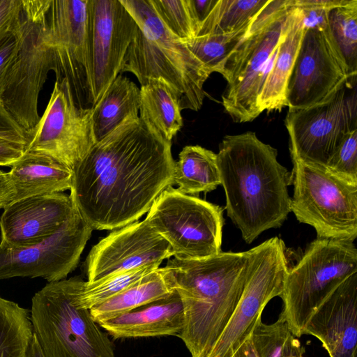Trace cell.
I'll return each instance as SVG.
<instances>
[{"mask_svg": "<svg viewBox=\"0 0 357 357\" xmlns=\"http://www.w3.org/2000/svg\"><path fill=\"white\" fill-rule=\"evenodd\" d=\"M171 142L139 117L97 142L73 169L70 196L92 229L137 221L174 184Z\"/></svg>", "mask_w": 357, "mask_h": 357, "instance_id": "obj_1", "label": "cell"}, {"mask_svg": "<svg viewBox=\"0 0 357 357\" xmlns=\"http://www.w3.org/2000/svg\"><path fill=\"white\" fill-rule=\"evenodd\" d=\"M216 155L227 214L243 240L251 243L280 227L291 212V173L278 161L277 150L248 131L225 136Z\"/></svg>", "mask_w": 357, "mask_h": 357, "instance_id": "obj_2", "label": "cell"}, {"mask_svg": "<svg viewBox=\"0 0 357 357\" xmlns=\"http://www.w3.org/2000/svg\"><path fill=\"white\" fill-rule=\"evenodd\" d=\"M249 252H221L203 259H169L183 305L178 337L191 357H206L222 334L243 291Z\"/></svg>", "mask_w": 357, "mask_h": 357, "instance_id": "obj_3", "label": "cell"}, {"mask_svg": "<svg viewBox=\"0 0 357 357\" xmlns=\"http://www.w3.org/2000/svg\"><path fill=\"white\" fill-rule=\"evenodd\" d=\"M119 1L137 24L121 74L130 72L141 86L162 79L178 98L181 110H199L206 96L204 84L212 73L162 23L150 0Z\"/></svg>", "mask_w": 357, "mask_h": 357, "instance_id": "obj_4", "label": "cell"}, {"mask_svg": "<svg viewBox=\"0 0 357 357\" xmlns=\"http://www.w3.org/2000/svg\"><path fill=\"white\" fill-rule=\"evenodd\" d=\"M84 281L48 282L31 300L30 319L44 357H115L113 342L75 300Z\"/></svg>", "mask_w": 357, "mask_h": 357, "instance_id": "obj_5", "label": "cell"}, {"mask_svg": "<svg viewBox=\"0 0 357 357\" xmlns=\"http://www.w3.org/2000/svg\"><path fill=\"white\" fill-rule=\"evenodd\" d=\"M357 273V249L354 242L316 238L301 258L288 269L280 296V314L296 337L304 335L312 314L347 278Z\"/></svg>", "mask_w": 357, "mask_h": 357, "instance_id": "obj_6", "label": "cell"}, {"mask_svg": "<svg viewBox=\"0 0 357 357\" xmlns=\"http://www.w3.org/2000/svg\"><path fill=\"white\" fill-rule=\"evenodd\" d=\"M291 212L312 226L317 238L354 242L357 237V184L326 167L291 158Z\"/></svg>", "mask_w": 357, "mask_h": 357, "instance_id": "obj_7", "label": "cell"}, {"mask_svg": "<svg viewBox=\"0 0 357 357\" xmlns=\"http://www.w3.org/2000/svg\"><path fill=\"white\" fill-rule=\"evenodd\" d=\"M22 20L17 31L20 48L10 69L2 103L27 138L40 116L39 93L48 73L54 70L53 55L44 36L49 0H21Z\"/></svg>", "mask_w": 357, "mask_h": 357, "instance_id": "obj_8", "label": "cell"}, {"mask_svg": "<svg viewBox=\"0 0 357 357\" xmlns=\"http://www.w3.org/2000/svg\"><path fill=\"white\" fill-rule=\"evenodd\" d=\"M224 209L172 186L155 200L145 220L178 259L210 257L222 252Z\"/></svg>", "mask_w": 357, "mask_h": 357, "instance_id": "obj_9", "label": "cell"}, {"mask_svg": "<svg viewBox=\"0 0 357 357\" xmlns=\"http://www.w3.org/2000/svg\"><path fill=\"white\" fill-rule=\"evenodd\" d=\"M356 77L320 103L289 109L284 123L291 158L326 167L344 137L357 129Z\"/></svg>", "mask_w": 357, "mask_h": 357, "instance_id": "obj_10", "label": "cell"}, {"mask_svg": "<svg viewBox=\"0 0 357 357\" xmlns=\"http://www.w3.org/2000/svg\"><path fill=\"white\" fill-rule=\"evenodd\" d=\"M248 252V278L241 298L206 357H233L251 335L268 303L282 293L289 269L284 241L272 237Z\"/></svg>", "mask_w": 357, "mask_h": 357, "instance_id": "obj_11", "label": "cell"}, {"mask_svg": "<svg viewBox=\"0 0 357 357\" xmlns=\"http://www.w3.org/2000/svg\"><path fill=\"white\" fill-rule=\"evenodd\" d=\"M44 36L52 52L56 80L68 81L79 107L90 105L89 0H49Z\"/></svg>", "mask_w": 357, "mask_h": 357, "instance_id": "obj_12", "label": "cell"}, {"mask_svg": "<svg viewBox=\"0 0 357 357\" xmlns=\"http://www.w3.org/2000/svg\"><path fill=\"white\" fill-rule=\"evenodd\" d=\"M287 13L245 38L225 66L222 105L236 122L252 121L261 114L258 98L273 65Z\"/></svg>", "mask_w": 357, "mask_h": 357, "instance_id": "obj_13", "label": "cell"}, {"mask_svg": "<svg viewBox=\"0 0 357 357\" xmlns=\"http://www.w3.org/2000/svg\"><path fill=\"white\" fill-rule=\"evenodd\" d=\"M96 143L92 107L76 104L66 79L56 80L24 151L47 155L73 169Z\"/></svg>", "mask_w": 357, "mask_h": 357, "instance_id": "obj_14", "label": "cell"}, {"mask_svg": "<svg viewBox=\"0 0 357 357\" xmlns=\"http://www.w3.org/2000/svg\"><path fill=\"white\" fill-rule=\"evenodd\" d=\"M92 227L75 208L54 235L36 245L15 248L0 242V280L14 277L66 279L77 267Z\"/></svg>", "mask_w": 357, "mask_h": 357, "instance_id": "obj_15", "label": "cell"}, {"mask_svg": "<svg viewBox=\"0 0 357 357\" xmlns=\"http://www.w3.org/2000/svg\"><path fill=\"white\" fill-rule=\"evenodd\" d=\"M90 105L121 74L137 24L119 0H89Z\"/></svg>", "mask_w": 357, "mask_h": 357, "instance_id": "obj_16", "label": "cell"}, {"mask_svg": "<svg viewBox=\"0 0 357 357\" xmlns=\"http://www.w3.org/2000/svg\"><path fill=\"white\" fill-rule=\"evenodd\" d=\"M349 77L351 76L328 29H304L287 82L286 107L299 109L320 103Z\"/></svg>", "mask_w": 357, "mask_h": 357, "instance_id": "obj_17", "label": "cell"}, {"mask_svg": "<svg viewBox=\"0 0 357 357\" xmlns=\"http://www.w3.org/2000/svg\"><path fill=\"white\" fill-rule=\"evenodd\" d=\"M173 256L169 243L144 219L114 229L96 244L86 260L88 282L158 264Z\"/></svg>", "mask_w": 357, "mask_h": 357, "instance_id": "obj_18", "label": "cell"}, {"mask_svg": "<svg viewBox=\"0 0 357 357\" xmlns=\"http://www.w3.org/2000/svg\"><path fill=\"white\" fill-rule=\"evenodd\" d=\"M0 218L1 241L15 248L38 244L56 233L73 213L70 195L56 192L14 201Z\"/></svg>", "mask_w": 357, "mask_h": 357, "instance_id": "obj_19", "label": "cell"}, {"mask_svg": "<svg viewBox=\"0 0 357 357\" xmlns=\"http://www.w3.org/2000/svg\"><path fill=\"white\" fill-rule=\"evenodd\" d=\"M304 335L317 337L330 357H357V273L321 303L308 321Z\"/></svg>", "mask_w": 357, "mask_h": 357, "instance_id": "obj_20", "label": "cell"}, {"mask_svg": "<svg viewBox=\"0 0 357 357\" xmlns=\"http://www.w3.org/2000/svg\"><path fill=\"white\" fill-rule=\"evenodd\" d=\"M98 325L114 339L178 336L183 327L181 298L176 291L153 302Z\"/></svg>", "mask_w": 357, "mask_h": 357, "instance_id": "obj_21", "label": "cell"}, {"mask_svg": "<svg viewBox=\"0 0 357 357\" xmlns=\"http://www.w3.org/2000/svg\"><path fill=\"white\" fill-rule=\"evenodd\" d=\"M8 174L15 190L13 202L35 195L62 192L70 190L72 185V169L36 152L24 151L12 165Z\"/></svg>", "mask_w": 357, "mask_h": 357, "instance_id": "obj_22", "label": "cell"}, {"mask_svg": "<svg viewBox=\"0 0 357 357\" xmlns=\"http://www.w3.org/2000/svg\"><path fill=\"white\" fill-rule=\"evenodd\" d=\"M304 32L303 14L300 8L289 10L282 40L271 70L257 100L260 113L281 110L286 107V90Z\"/></svg>", "mask_w": 357, "mask_h": 357, "instance_id": "obj_23", "label": "cell"}, {"mask_svg": "<svg viewBox=\"0 0 357 357\" xmlns=\"http://www.w3.org/2000/svg\"><path fill=\"white\" fill-rule=\"evenodd\" d=\"M174 279L165 266L158 268L137 282L89 310L93 319L100 322L167 298L176 291Z\"/></svg>", "mask_w": 357, "mask_h": 357, "instance_id": "obj_24", "label": "cell"}, {"mask_svg": "<svg viewBox=\"0 0 357 357\" xmlns=\"http://www.w3.org/2000/svg\"><path fill=\"white\" fill-rule=\"evenodd\" d=\"M140 89L127 77L119 75L100 100L92 107L94 136L100 141L124 122L139 117Z\"/></svg>", "mask_w": 357, "mask_h": 357, "instance_id": "obj_25", "label": "cell"}, {"mask_svg": "<svg viewBox=\"0 0 357 357\" xmlns=\"http://www.w3.org/2000/svg\"><path fill=\"white\" fill-rule=\"evenodd\" d=\"M139 89V118L172 142L183 125L178 98L160 79L149 80Z\"/></svg>", "mask_w": 357, "mask_h": 357, "instance_id": "obj_26", "label": "cell"}, {"mask_svg": "<svg viewBox=\"0 0 357 357\" xmlns=\"http://www.w3.org/2000/svg\"><path fill=\"white\" fill-rule=\"evenodd\" d=\"M174 184L192 196L216 189L221 185L216 153L199 145L185 146L175 161Z\"/></svg>", "mask_w": 357, "mask_h": 357, "instance_id": "obj_27", "label": "cell"}, {"mask_svg": "<svg viewBox=\"0 0 357 357\" xmlns=\"http://www.w3.org/2000/svg\"><path fill=\"white\" fill-rule=\"evenodd\" d=\"M33 335L30 310L0 296V357H26Z\"/></svg>", "mask_w": 357, "mask_h": 357, "instance_id": "obj_28", "label": "cell"}, {"mask_svg": "<svg viewBox=\"0 0 357 357\" xmlns=\"http://www.w3.org/2000/svg\"><path fill=\"white\" fill-rule=\"evenodd\" d=\"M268 0H218L195 36L226 34L249 25Z\"/></svg>", "mask_w": 357, "mask_h": 357, "instance_id": "obj_29", "label": "cell"}, {"mask_svg": "<svg viewBox=\"0 0 357 357\" xmlns=\"http://www.w3.org/2000/svg\"><path fill=\"white\" fill-rule=\"evenodd\" d=\"M328 33L351 77L357 73V0L334 8L328 13Z\"/></svg>", "mask_w": 357, "mask_h": 357, "instance_id": "obj_30", "label": "cell"}, {"mask_svg": "<svg viewBox=\"0 0 357 357\" xmlns=\"http://www.w3.org/2000/svg\"><path fill=\"white\" fill-rule=\"evenodd\" d=\"M250 24L232 33L195 36L183 41L211 73L222 75L228 60L245 39Z\"/></svg>", "mask_w": 357, "mask_h": 357, "instance_id": "obj_31", "label": "cell"}, {"mask_svg": "<svg viewBox=\"0 0 357 357\" xmlns=\"http://www.w3.org/2000/svg\"><path fill=\"white\" fill-rule=\"evenodd\" d=\"M159 266L146 265L108 275L93 282H84L75 303L79 308L90 310L129 288L159 268Z\"/></svg>", "mask_w": 357, "mask_h": 357, "instance_id": "obj_32", "label": "cell"}, {"mask_svg": "<svg viewBox=\"0 0 357 357\" xmlns=\"http://www.w3.org/2000/svg\"><path fill=\"white\" fill-rule=\"evenodd\" d=\"M251 337L259 357H284L300 343L280 316L271 324L263 323L261 318Z\"/></svg>", "mask_w": 357, "mask_h": 357, "instance_id": "obj_33", "label": "cell"}, {"mask_svg": "<svg viewBox=\"0 0 357 357\" xmlns=\"http://www.w3.org/2000/svg\"><path fill=\"white\" fill-rule=\"evenodd\" d=\"M156 14L175 36L183 40L195 37L197 26L188 0H150Z\"/></svg>", "mask_w": 357, "mask_h": 357, "instance_id": "obj_34", "label": "cell"}, {"mask_svg": "<svg viewBox=\"0 0 357 357\" xmlns=\"http://www.w3.org/2000/svg\"><path fill=\"white\" fill-rule=\"evenodd\" d=\"M326 168L335 176L357 184V129L344 137Z\"/></svg>", "mask_w": 357, "mask_h": 357, "instance_id": "obj_35", "label": "cell"}, {"mask_svg": "<svg viewBox=\"0 0 357 357\" xmlns=\"http://www.w3.org/2000/svg\"><path fill=\"white\" fill-rule=\"evenodd\" d=\"M349 0H293L294 8L301 9L304 29L326 31L329 11L347 3Z\"/></svg>", "mask_w": 357, "mask_h": 357, "instance_id": "obj_36", "label": "cell"}, {"mask_svg": "<svg viewBox=\"0 0 357 357\" xmlns=\"http://www.w3.org/2000/svg\"><path fill=\"white\" fill-rule=\"evenodd\" d=\"M291 8H294L293 0H268L251 21L245 38L261 31Z\"/></svg>", "mask_w": 357, "mask_h": 357, "instance_id": "obj_37", "label": "cell"}, {"mask_svg": "<svg viewBox=\"0 0 357 357\" xmlns=\"http://www.w3.org/2000/svg\"><path fill=\"white\" fill-rule=\"evenodd\" d=\"M21 20V0H0V48L14 34Z\"/></svg>", "mask_w": 357, "mask_h": 357, "instance_id": "obj_38", "label": "cell"}, {"mask_svg": "<svg viewBox=\"0 0 357 357\" xmlns=\"http://www.w3.org/2000/svg\"><path fill=\"white\" fill-rule=\"evenodd\" d=\"M20 25L14 34L0 48V102L2 105V98L8 82L10 69L20 48L17 35Z\"/></svg>", "mask_w": 357, "mask_h": 357, "instance_id": "obj_39", "label": "cell"}, {"mask_svg": "<svg viewBox=\"0 0 357 357\" xmlns=\"http://www.w3.org/2000/svg\"><path fill=\"white\" fill-rule=\"evenodd\" d=\"M22 145L0 138V166H12L24 153Z\"/></svg>", "mask_w": 357, "mask_h": 357, "instance_id": "obj_40", "label": "cell"}, {"mask_svg": "<svg viewBox=\"0 0 357 357\" xmlns=\"http://www.w3.org/2000/svg\"><path fill=\"white\" fill-rule=\"evenodd\" d=\"M197 32L202 22L206 19L218 0H188ZM197 34V33H196Z\"/></svg>", "mask_w": 357, "mask_h": 357, "instance_id": "obj_41", "label": "cell"}, {"mask_svg": "<svg viewBox=\"0 0 357 357\" xmlns=\"http://www.w3.org/2000/svg\"><path fill=\"white\" fill-rule=\"evenodd\" d=\"M0 138L22 145L24 150L27 144V137L25 135L1 125Z\"/></svg>", "mask_w": 357, "mask_h": 357, "instance_id": "obj_42", "label": "cell"}, {"mask_svg": "<svg viewBox=\"0 0 357 357\" xmlns=\"http://www.w3.org/2000/svg\"><path fill=\"white\" fill-rule=\"evenodd\" d=\"M233 357H259L253 345L251 335L236 350Z\"/></svg>", "mask_w": 357, "mask_h": 357, "instance_id": "obj_43", "label": "cell"}, {"mask_svg": "<svg viewBox=\"0 0 357 357\" xmlns=\"http://www.w3.org/2000/svg\"><path fill=\"white\" fill-rule=\"evenodd\" d=\"M26 357H44L34 333L33 335Z\"/></svg>", "mask_w": 357, "mask_h": 357, "instance_id": "obj_44", "label": "cell"}, {"mask_svg": "<svg viewBox=\"0 0 357 357\" xmlns=\"http://www.w3.org/2000/svg\"><path fill=\"white\" fill-rule=\"evenodd\" d=\"M304 352L305 349L300 342L292 349V351L289 354L284 357H303Z\"/></svg>", "mask_w": 357, "mask_h": 357, "instance_id": "obj_45", "label": "cell"}]
</instances>
